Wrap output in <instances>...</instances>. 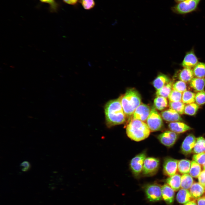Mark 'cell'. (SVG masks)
Returning a JSON list of instances; mask_svg holds the SVG:
<instances>
[{
	"label": "cell",
	"instance_id": "obj_1",
	"mask_svg": "<svg viewBox=\"0 0 205 205\" xmlns=\"http://www.w3.org/2000/svg\"><path fill=\"white\" fill-rule=\"evenodd\" d=\"M106 123L107 127L124 123L126 116L124 111L120 98L110 100L104 107Z\"/></svg>",
	"mask_w": 205,
	"mask_h": 205
},
{
	"label": "cell",
	"instance_id": "obj_2",
	"mask_svg": "<svg viewBox=\"0 0 205 205\" xmlns=\"http://www.w3.org/2000/svg\"><path fill=\"white\" fill-rule=\"evenodd\" d=\"M150 131L147 124L145 122L134 119H131L126 128L128 136L136 142L142 141L147 138Z\"/></svg>",
	"mask_w": 205,
	"mask_h": 205
},
{
	"label": "cell",
	"instance_id": "obj_3",
	"mask_svg": "<svg viewBox=\"0 0 205 205\" xmlns=\"http://www.w3.org/2000/svg\"><path fill=\"white\" fill-rule=\"evenodd\" d=\"M126 118L132 117L136 108L141 103V97L134 88L128 89L120 97Z\"/></svg>",
	"mask_w": 205,
	"mask_h": 205
},
{
	"label": "cell",
	"instance_id": "obj_4",
	"mask_svg": "<svg viewBox=\"0 0 205 205\" xmlns=\"http://www.w3.org/2000/svg\"><path fill=\"white\" fill-rule=\"evenodd\" d=\"M201 0H185L171 8L174 13L179 14H187L196 10Z\"/></svg>",
	"mask_w": 205,
	"mask_h": 205
},
{
	"label": "cell",
	"instance_id": "obj_5",
	"mask_svg": "<svg viewBox=\"0 0 205 205\" xmlns=\"http://www.w3.org/2000/svg\"><path fill=\"white\" fill-rule=\"evenodd\" d=\"M146 121L151 132L160 130L163 126V121L160 115L154 107L151 108L150 114Z\"/></svg>",
	"mask_w": 205,
	"mask_h": 205
},
{
	"label": "cell",
	"instance_id": "obj_6",
	"mask_svg": "<svg viewBox=\"0 0 205 205\" xmlns=\"http://www.w3.org/2000/svg\"><path fill=\"white\" fill-rule=\"evenodd\" d=\"M144 190L146 196L150 202L160 201L162 199V186L154 183L146 185Z\"/></svg>",
	"mask_w": 205,
	"mask_h": 205
},
{
	"label": "cell",
	"instance_id": "obj_7",
	"mask_svg": "<svg viewBox=\"0 0 205 205\" xmlns=\"http://www.w3.org/2000/svg\"><path fill=\"white\" fill-rule=\"evenodd\" d=\"M159 165V159L153 157H146L144 163L142 174L147 177L155 175L158 170Z\"/></svg>",
	"mask_w": 205,
	"mask_h": 205
},
{
	"label": "cell",
	"instance_id": "obj_8",
	"mask_svg": "<svg viewBox=\"0 0 205 205\" xmlns=\"http://www.w3.org/2000/svg\"><path fill=\"white\" fill-rule=\"evenodd\" d=\"M146 157V153L143 151L135 156L130 161V167L135 177H138L142 173L144 161Z\"/></svg>",
	"mask_w": 205,
	"mask_h": 205
},
{
	"label": "cell",
	"instance_id": "obj_9",
	"mask_svg": "<svg viewBox=\"0 0 205 205\" xmlns=\"http://www.w3.org/2000/svg\"><path fill=\"white\" fill-rule=\"evenodd\" d=\"M178 137L177 133L171 130H167L159 135L157 138L162 144L170 147L175 144Z\"/></svg>",
	"mask_w": 205,
	"mask_h": 205
},
{
	"label": "cell",
	"instance_id": "obj_10",
	"mask_svg": "<svg viewBox=\"0 0 205 205\" xmlns=\"http://www.w3.org/2000/svg\"><path fill=\"white\" fill-rule=\"evenodd\" d=\"M179 160L173 158L167 157L164 160L163 164V172L164 174L169 177L176 174L178 170Z\"/></svg>",
	"mask_w": 205,
	"mask_h": 205
},
{
	"label": "cell",
	"instance_id": "obj_11",
	"mask_svg": "<svg viewBox=\"0 0 205 205\" xmlns=\"http://www.w3.org/2000/svg\"><path fill=\"white\" fill-rule=\"evenodd\" d=\"M151 110V109L148 106L141 103L135 110L132 116V119L145 122L150 114Z\"/></svg>",
	"mask_w": 205,
	"mask_h": 205
},
{
	"label": "cell",
	"instance_id": "obj_12",
	"mask_svg": "<svg viewBox=\"0 0 205 205\" xmlns=\"http://www.w3.org/2000/svg\"><path fill=\"white\" fill-rule=\"evenodd\" d=\"M196 138L194 135L190 134L187 136L183 140L181 147L182 153L184 155L190 154L192 152Z\"/></svg>",
	"mask_w": 205,
	"mask_h": 205
},
{
	"label": "cell",
	"instance_id": "obj_13",
	"mask_svg": "<svg viewBox=\"0 0 205 205\" xmlns=\"http://www.w3.org/2000/svg\"><path fill=\"white\" fill-rule=\"evenodd\" d=\"M174 191L167 184L162 186V198L168 205H172L174 202Z\"/></svg>",
	"mask_w": 205,
	"mask_h": 205
},
{
	"label": "cell",
	"instance_id": "obj_14",
	"mask_svg": "<svg viewBox=\"0 0 205 205\" xmlns=\"http://www.w3.org/2000/svg\"><path fill=\"white\" fill-rule=\"evenodd\" d=\"M198 62V59L193 51L186 53L181 63L183 67L191 69Z\"/></svg>",
	"mask_w": 205,
	"mask_h": 205
},
{
	"label": "cell",
	"instance_id": "obj_15",
	"mask_svg": "<svg viewBox=\"0 0 205 205\" xmlns=\"http://www.w3.org/2000/svg\"><path fill=\"white\" fill-rule=\"evenodd\" d=\"M161 115L164 120L168 122H172L183 121V119L180 114L171 108L161 112Z\"/></svg>",
	"mask_w": 205,
	"mask_h": 205
},
{
	"label": "cell",
	"instance_id": "obj_16",
	"mask_svg": "<svg viewBox=\"0 0 205 205\" xmlns=\"http://www.w3.org/2000/svg\"><path fill=\"white\" fill-rule=\"evenodd\" d=\"M170 130L177 134L182 133L192 129L188 125L181 121L171 122L168 124Z\"/></svg>",
	"mask_w": 205,
	"mask_h": 205
},
{
	"label": "cell",
	"instance_id": "obj_17",
	"mask_svg": "<svg viewBox=\"0 0 205 205\" xmlns=\"http://www.w3.org/2000/svg\"><path fill=\"white\" fill-rule=\"evenodd\" d=\"M189 191L192 198L195 200L205 193V188L199 183L195 182L190 187Z\"/></svg>",
	"mask_w": 205,
	"mask_h": 205
},
{
	"label": "cell",
	"instance_id": "obj_18",
	"mask_svg": "<svg viewBox=\"0 0 205 205\" xmlns=\"http://www.w3.org/2000/svg\"><path fill=\"white\" fill-rule=\"evenodd\" d=\"M181 176L178 174L169 177L165 182L175 191L178 190L181 187Z\"/></svg>",
	"mask_w": 205,
	"mask_h": 205
},
{
	"label": "cell",
	"instance_id": "obj_19",
	"mask_svg": "<svg viewBox=\"0 0 205 205\" xmlns=\"http://www.w3.org/2000/svg\"><path fill=\"white\" fill-rule=\"evenodd\" d=\"M176 199L179 203L182 204H185L192 200H194L192 198L188 190L182 188L177 193Z\"/></svg>",
	"mask_w": 205,
	"mask_h": 205
},
{
	"label": "cell",
	"instance_id": "obj_20",
	"mask_svg": "<svg viewBox=\"0 0 205 205\" xmlns=\"http://www.w3.org/2000/svg\"><path fill=\"white\" fill-rule=\"evenodd\" d=\"M193 70L191 69L184 68L178 73V77L180 80L185 83L190 82L194 78Z\"/></svg>",
	"mask_w": 205,
	"mask_h": 205
},
{
	"label": "cell",
	"instance_id": "obj_21",
	"mask_svg": "<svg viewBox=\"0 0 205 205\" xmlns=\"http://www.w3.org/2000/svg\"><path fill=\"white\" fill-rule=\"evenodd\" d=\"M170 81L169 77L166 75L160 73L153 80V84L157 90Z\"/></svg>",
	"mask_w": 205,
	"mask_h": 205
},
{
	"label": "cell",
	"instance_id": "obj_22",
	"mask_svg": "<svg viewBox=\"0 0 205 205\" xmlns=\"http://www.w3.org/2000/svg\"><path fill=\"white\" fill-rule=\"evenodd\" d=\"M190 87L198 92L204 90L205 78L194 77L189 82Z\"/></svg>",
	"mask_w": 205,
	"mask_h": 205
},
{
	"label": "cell",
	"instance_id": "obj_23",
	"mask_svg": "<svg viewBox=\"0 0 205 205\" xmlns=\"http://www.w3.org/2000/svg\"><path fill=\"white\" fill-rule=\"evenodd\" d=\"M191 161L187 159L179 160L178 164V170L181 173L188 174L189 172Z\"/></svg>",
	"mask_w": 205,
	"mask_h": 205
},
{
	"label": "cell",
	"instance_id": "obj_24",
	"mask_svg": "<svg viewBox=\"0 0 205 205\" xmlns=\"http://www.w3.org/2000/svg\"><path fill=\"white\" fill-rule=\"evenodd\" d=\"M194 154L205 152V139L202 137L196 138L192 152Z\"/></svg>",
	"mask_w": 205,
	"mask_h": 205
},
{
	"label": "cell",
	"instance_id": "obj_25",
	"mask_svg": "<svg viewBox=\"0 0 205 205\" xmlns=\"http://www.w3.org/2000/svg\"><path fill=\"white\" fill-rule=\"evenodd\" d=\"M172 82L170 81L160 89L157 90L156 94L157 96H161L165 98H168L172 88Z\"/></svg>",
	"mask_w": 205,
	"mask_h": 205
},
{
	"label": "cell",
	"instance_id": "obj_26",
	"mask_svg": "<svg viewBox=\"0 0 205 205\" xmlns=\"http://www.w3.org/2000/svg\"><path fill=\"white\" fill-rule=\"evenodd\" d=\"M193 183L192 177L188 174H184L181 176V188H182L190 189Z\"/></svg>",
	"mask_w": 205,
	"mask_h": 205
},
{
	"label": "cell",
	"instance_id": "obj_27",
	"mask_svg": "<svg viewBox=\"0 0 205 205\" xmlns=\"http://www.w3.org/2000/svg\"><path fill=\"white\" fill-rule=\"evenodd\" d=\"M194 76L196 77L204 78L205 77V63L198 62L193 68Z\"/></svg>",
	"mask_w": 205,
	"mask_h": 205
},
{
	"label": "cell",
	"instance_id": "obj_28",
	"mask_svg": "<svg viewBox=\"0 0 205 205\" xmlns=\"http://www.w3.org/2000/svg\"><path fill=\"white\" fill-rule=\"evenodd\" d=\"M154 104L155 108L159 110L164 109L168 105L166 98L161 96H157L154 99Z\"/></svg>",
	"mask_w": 205,
	"mask_h": 205
},
{
	"label": "cell",
	"instance_id": "obj_29",
	"mask_svg": "<svg viewBox=\"0 0 205 205\" xmlns=\"http://www.w3.org/2000/svg\"><path fill=\"white\" fill-rule=\"evenodd\" d=\"M201 172L200 165L194 160L191 161L189 175L193 177L198 178Z\"/></svg>",
	"mask_w": 205,
	"mask_h": 205
},
{
	"label": "cell",
	"instance_id": "obj_30",
	"mask_svg": "<svg viewBox=\"0 0 205 205\" xmlns=\"http://www.w3.org/2000/svg\"><path fill=\"white\" fill-rule=\"evenodd\" d=\"M196 94L189 91L186 90L182 93L181 101L184 104H188L195 102Z\"/></svg>",
	"mask_w": 205,
	"mask_h": 205
},
{
	"label": "cell",
	"instance_id": "obj_31",
	"mask_svg": "<svg viewBox=\"0 0 205 205\" xmlns=\"http://www.w3.org/2000/svg\"><path fill=\"white\" fill-rule=\"evenodd\" d=\"M169 106L170 108L174 110L179 114L184 113L185 105L182 101L170 102Z\"/></svg>",
	"mask_w": 205,
	"mask_h": 205
},
{
	"label": "cell",
	"instance_id": "obj_32",
	"mask_svg": "<svg viewBox=\"0 0 205 205\" xmlns=\"http://www.w3.org/2000/svg\"><path fill=\"white\" fill-rule=\"evenodd\" d=\"M199 108V105L196 103L187 104L185 105L184 113L188 115H194L196 114Z\"/></svg>",
	"mask_w": 205,
	"mask_h": 205
},
{
	"label": "cell",
	"instance_id": "obj_33",
	"mask_svg": "<svg viewBox=\"0 0 205 205\" xmlns=\"http://www.w3.org/2000/svg\"><path fill=\"white\" fill-rule=\"evenodd\" d=\"M182 93L172 89L168 98L170 102L181 101Z\"/></svg>",
	"mask_w": 205,
	"mask_h": 205
},
{
	"label": "cell",
	"instance_id": "obj_34",
	"mask_svg": "<svg viewBox=\"0 0 205 205\" xmlns=\"http://www.w3.org/2000/svg\"><path fill=\"white\" fill-rule=\"evenodd\" d=\"M172 88L174 90L183 93L186 90L187 86L186 83L179 80L173 83Z\"/></svg>",
	"mask_w": 205,
	"mask_h": 205
},
{
	"label": "cell",
	"instance_id": "obj_35",
	"mask_svg": "<svg viewBox=\"0 0 205 205\" xmlns=\"http://www.w3.org/2000/svg\"><path fill=\"white\" fill-rule=\"evenodd\" d=\"M195 102L199 105L205 104V91L204 90L198 92L196 94Z\"/></svg>",
	"mask_w": 205,
	"mask_h": 205
},
{
	"label": "cell",
	"instance_id": "obj_36",
	"mask_svg": "<svg viewBox=\"0 0 205 205\" xmlns=\"http://www.w3.org/2000/svg\"><path fill=\"white\" fill-rule=\"evenodd\" d=\"M41 2L48 4L49 6L50 11L52 12L57 11L58 4L56 0H39Z\"/></svg>",
	"mask_w": 205,
	"mask_h": 205
},
{
	"label": "cell",
	"instance_id": "obj_37",
	"mask_svg": "<svg viewBox=\"0 0 205 205\" xmlns=\"http://www.w3.org/2000/svg\"><path fill=\"white\" fill-rule=\"evenodd\" d=\"M192 159L200 165H203L205 163V152L195 154L192 156Z\"/></svg>",
	"mask_w": 205,
	"mask_h": 205
},
{
	"label": "cell",
	"instance_id": "obj_38",
	"mask_svg": "<svg viewBox=\"0 0 205 205\" xmlns=\"http://www.w3.org/2000/svg\"><path fill=\"white\" fill-rule=\"evenodd\" d=\"M80 1L82 7L86 10L91 9L95 5L94 0H80Z\"/></svg>",
	"mask_w": 205,
	"mask_h": 205
},
{
	"label": "cell",
	"instance_id": "obj_39",
	"mask_svg": "<svg viewBox=\"0 0 205 205\" xmlns=\"http://www.w3.org/2000/svg\"><path fill=\"white\" fill-rule=\"evenodd\" d=\"M199 183L205 188V170L201 171L198 177Z\"/></svg>",
	"mask_w": 205,
	"mask_h": 205
},
{
	"label": "cell",
	"instance_id": "obj_40",
	"mask_svg": "<svg viewBox=\"0 0 205 205\" xmlns=\"http://www.w3.org/2000/svg\"><path fill=\"white\" fill-rule=\"evenodd\" d=\"M20 169L23 172H26L28 171L30 168V163L27 161H24L20 164Z\"/></svg>",
	"mask_w": 205,
	"mask_h": 205
},
{
	"label": "cell",
	"instance_id": "obj_41",
	"mask_svg": "<svg viewBox=\"0 0 205 205\" xmlns=\"http://www.w3.org/2000/svg\"><path fill=\"white\" fill-rule=\"evenodd\" d=\"M197 205H205V196L201 197L197 199Z\"/></svg>",
	"mask_w": 205,
	"mask_h": 205
},
{
	"label": "cell",
	"instance_id": "obj_42",
	"mask_svg": "<svg viewBox=\"0 0 205 205\" xmlns=\"http://www.w3.org/2000/svg\"><path fill=\"white\" fill-rule=\"evenodd\" d=\"M62 1L67 4L73 5L76 4L78 0H62Z\"/></svg>",
	"mask_w": 205,
	"mask_h": 205
},
{
	"label": "cell",
	"instance_id": "obj_43",
	"mask_svg": "<svg viewBox=\"0 0 205 205\" xmlns=\"http://www.w3.org/2000/svg\"><path fill=\"white\" fill-rule=\"evenodd\" d=\"M184 205H197V204L195 200H193L185 204Z\"/></svg>",
	"mask_w": 205,
	"mask_h": 205
},
{
	"label": "cell",
	"instance_id": "obj_44",
	"mask_svg": "<svg viewBox=\"0 0 205 205\" xmlns=\"http://www.w3.org/2000/svg\"><path fill=\"white\" fill-rule=\"evenodd\" d=\"M185 0H175V1L177 3L181 2Z\"/></svg>",
	"mask_w": 205,
	"mask_h": 205
},
{
	"label": "cell",
	"instance_id": "obj_45",
	"mask_svg": "<svg viewBox=\"0 0 205 205\" xmlns=\"http://www.w3.org/2000/svg\"><path fill=\"white\" fill-rule=\"evenodd\" d=\"M204 170H205V163L202 165Z\"/></svg>",
	"mask_w": 205,
	"mask_h": 205
}]
</instances>
